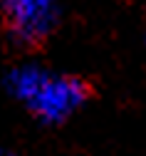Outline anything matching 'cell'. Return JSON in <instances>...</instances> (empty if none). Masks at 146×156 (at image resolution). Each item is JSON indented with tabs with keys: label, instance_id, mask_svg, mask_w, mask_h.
Returning <instances> with one entry per match:
<instances>
[{
	"label": "cell",
	"instance_id": "1",
	"mask_svg": "<svg viewBox=\"0 0 146 156\" xmlns=\"http://www.w3.org/2000/svg\"><path fill=\"white\" fill-rule=\"evenodd\" d=\"M0 8L23 45H40L55 25V0H0Z\"/></svg>",
	"mask_w": 146,
	"mask_h": 156
},
{
	"label": "cell",
	"instance_id": "2",
	"mask_svg": "<svg viewBox=\"0 0 146 156\" xmlns=\"http://www.w3.org/2000/svg\"><path fill=\"white\" fill-rule=\"evenodd\" d=\"M89 94H92V87L77 77H62V80L45 77L27 102L37 112V116H42L47 122H59L72 109H77Z\"/></svg>",
	"mask_w": 146,
	"mask_h": 156
},
{
	"label": "cell",
	"instance_id": "3",
	"mask_svg": "<svg viewBox=\"0 0 146 156\" xmlns=\"http://www.w3.org/2000/svg\"><path fill=\"white\" fill-rule=\"evenodd\" d=\"M0 156H8V154H0Z\"/></svg>",
	"mask_w": 146,
	"mask_h": 156
}]
</instances>
